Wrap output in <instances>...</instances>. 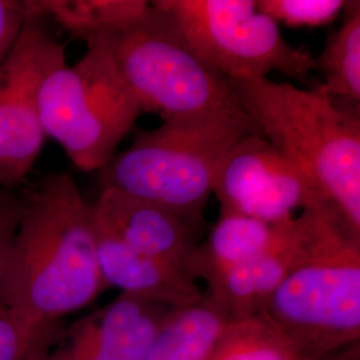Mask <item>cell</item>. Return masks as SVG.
<instances>
[{
	"label": "cell",
	"instance_id": "22",
	"mask_svg": "<svg viewBox=\"0 0 360 360\" xmlns=\"http://www.w3.org/2000/svg\"><path fill=\"white\" fill-rule=\"evenodd\" d=\"M26 18L23 1L0 0V65L13 50Z\"/></svg>",
	"mask_w": 360,
	"mask_h": 360
},
{
	"label": "cell",
	"instance_id": "4",
	"mask_svg": "<svg viewBox=\"0 0 360 360\" xmlns=\"http://www.w3.org/2000/svg\"><path fill=\"white\" fill-rule=\"evenodd\" d=\"M264 315L303 358L360 342V232L324 203L309 254L272 294Z\"/></svg>",
	"mask_w": 360,
	"mask_h": 360
},
{
	"label": "cell",
	"instance_id": "7",
	"mask_svg": "<svg viewBox=\"0 0 360 360\" xmlns=\"http://www.w3.org/2000/svg\"><path fill=\"white\" fill-rule=\"evenodd\" d=\"M155 8L191 51L229 82L279 72L304 79L314 56L291 46L252 0H158Z\"/></svg>",
	"mask_w": 360,
	"mask_h": 360
},
{
	"label": "cell",
	"instance_id": "9",
	"mask_svg": "<svg viewBox=\"0 0 360 360\" xmlns=\"http://www.w3.org/2000/svg\"><path fill=\"white\" fill-rule=\"evenodd\" d=\"M220 215H242L281 224L297 211L328 202L309 176L257 132H250L223 158L214 191ZM333 205V203H331Z\"/></svg>",
	"mask_w": 360,
	"mask_h": 360
},
{
	"label": "cell",
	"instance_id": "21",
	"mask_svg": "<svg viewBox=\"0 0 360 360\" xmlns=\"http://www.w3.org/2000/svg\"><path fill=\"white\" fill-rule=\"evenodd\" d=\"M23 214V199L0 186V302L1 291L13 251V240Z\"/></svg>",
	"mask_w": 360,
	"mask_h": 360
},
{
	"label": "cell",
	"instance_id": "6",
	"mask_svg": "<svg viewBox=\"0 0 360 360\" xmlns=\"http://www.w3.org/2000/svg\"><path fill=\"white\" fill-rule=\"evenodd\" d=\"M74 65L56 67L38 94L39 119L46 136L62 146L83 172L99 171L112 159L142 108L98 40Z\"/></svg>",
	"mask_w": 360,
	"mask_h": 360
},
{
	"label": "cell",
	"instance_id": "1",
	"mask_svg": "<svg viewBox=\"0 0 360 360\" xmlns=\"http://www.w3.org/2000/svg\"><path fill=\"white\" fill-rule=\"evenodd\" d=\"M1 302L52 340L58 322L107 290L96 254L94 208L68 174H51L20 195Z\"/></svg>",
	"mask_w": 360,
	"mask_h": 360
},
{
	"label": "cell",
	"instance_id": "18",
	"mask_svg": "<svg viewBox=\"0 0 360 360\" xmlns=\"http://www.w3.org/2000/svg\"><path fill=\"white\" fill-rule=\"evenodd\" d=\"M295 346L264 315L230 321L207 360H297Z\"/></svg>",
	"mask_w": 360,
	"mask_h": 360
},
{
	"label": "cell",
	"instance_id": "16",
	"mask_svg": "<svg viewBox=\"0 0 360 360\" xmlns=\"http://www.w3.org/2000/svg\"><path fill=\"white\" fill-rule=\"evenodd\" d=\"M144 0H23L26 16H51L74 38L87 40L126 26L148 11Z\"/></svg>",
	"mask_w": 360,
	"mask_h": 360
},
{
	"label": "cell",
	"instance_id": "23",
	"mask_svg": "<svg viewBox=\"0 0 360 360\" xmlns=\"http://www.w3.org/2000/svg\"><path fill=\"white\" fill-rule=\"evenodd\" d=\"M297 360H360L359 343L323 358H300Z\"/></svg>",
	"mask_w": 360,
	"mask_h": 360
},
{
	"label": "cell",
	"instance_id": "13",
	"mask_svg": "<svg viewBox=\"0 0 360 360\" xmlns=\"http://www.w3.org/2000/svg\"><path fill=\"white\" fill-rule=\"evenodd\" d=\"M96 254L104 284L178 309L196 303L205 291L181 267L138 252L95 230Z\"/></svg>",
	"mask_w": 360,
	"mask_h": 360
},
{
	"label": "cell",
	"instance_id": "15",
	"mask_svg": "<svg viewBox=\"0 0 360 360\" xmlns=\"http://www.w3.org/2000/svg\"><path fill=\"white\" fill-rule=\"evenodd\" d=\"M230 321L206 291L196 303L169 309L143 360H207Z\"/></svg>",
	"mask_w": 360,
	"mask_h": 360
},
{
	"label": "cell",
	"instance_id": "12",
	"mask_svg": "<svg viewBox=\"0 0 360 360\" xmlns=\"http://www.w3.org/2000/svg\"><path fill=\"white\" fill-rule=\"evenodd\" d=\"M322 202L304 208L285 223L274 245L252 260L221 274L207 284L231 321L260 315L276 288L309 254Z\"/></svg>",
	"mask_w": 360,
	"mask_h": 360
},
{
	"label": "cell",
	"instance_id": "17",
	"mask_svg": "<svg viewBox=\"0 0 360 360\" xmlns=\"http://www.w3.org/2000/svg\"><path fill=\"white\" fill-rule=\"evenodd\" d=\"M345 20L314 58V70L324 77L319 89L345 103H360V3L347 1Z\"/></svg>",
	"mask_w": 360,
	"mask_h": 360
},
{
	"label": "cell",
	"instance_id": "5",
	"mask_svg": "<svg viewBox=\"0 0 360 360\" xmlns=\"http://www.w3.org/2000/svg\"><path fill=\"white\" fill-rule=\"evenodd\" d=\"M142 108L162 120L203 112H243L231 83L200 60L153 3L126 26L96 35Z\"/></svg>",
	"mask_w": 360,
	"mask_h": 360
},
{
	"label": "cell",
	"instance_id": "14",
	"mask_svg": "<svg viewBox=\"0 0 360 360\" xmlns=\"http://www.w3.org/2000/svg\"><path fill=\"white\" fill-rule=\"evenodd\" d=\"M285 223L270 224L242 215H220L206 240L193 251L187 266L188 274L198 282H212L264 252L276 242Z\"/></svg>",
	"mask_w": 360,
	"mask_h": 360
},
{
	"label": "cell",
	"instance_id": "19",
	"mask_svg": "<svg viewBox=\"0 0 360 360\" xmlns=\"http://www.w3.org/2000/svg\"><path fill=\"white\" fill-rule=\"evenodd\" d=\"M343 0H259L257 8L278 25L322 27L333 23L345 10Z\"/></svg>",
	"mask_w": 360,
	"mask_h": 360
},
{
	"label": "cell",
	"instance_id": "10",
	"mask_svg": "<svg viewBox=\"0 0 360 360\" xmlns=\"http://www.w3.org/2000/svg\"><path fill=\"white\" fill-rule=\"evenodd\" d=\"M169 309L120 292L60 331L31 360H143Z\"/></svg>",
	"mask_w": 360,
	"mask_h": 360
},
{
	"label": "cell",
	"instance_id": "3",
	"mask_svg": "<svg viewBox=\"0 0 360 360\" xmlns=\"http://www.w3.org/2000/svg\"><path fill=\"white\" fill-rule=\"evenodd\" d=\"M250 132L257 131L245 112L168 117L138 132L127 150L99 169L102 190L115 188L205 223L219 166Z\"/></svg>",
	"mask_w": 360,
	"mask_h": 360
},
{
	"label": "cell",
	"instance_id": "20",
	"mask_svg": "<svg viewBox=\"0 0 360 360\" xmlns=\"http://www.w3.org/2000/svg\"><path fill=\"white\" fill-rule=\"evenodd\" d=\"M51 343V338L0 302V360H31Z\"/></svg>",
	"mask_w": 360,
	"mask_h": 360
},
{
	"label": "cell",
	"instance_id": "8",
	"mask_svg": "<svg viewBox=\"0 0 360 360\" xmlns=\"http://www.w3.org/2000/svg\"><path fill=\"white\" fill-rule=\"evenodd\" d=\"M28 16L13 50L0 65V186L22 184L43 148L39 89L56 67L65 65V49L41 23Z\"/></svg>",
	"mask_w": 360,
	"mask_h": 360
},
{
	"label": "cell",
	"instance_id": "11",
	"mask_svg": "<svg viewBox=\"0 0 360 360\" xmlns=\"http://www.w3.org/2000/svg\"><path fill=\"white\" fill-rule=\"evenodd\" d=\"M92 208L96 231L183 270L202 242L205 223L115 188H103Z\"/></svg>",
	"mask_w": 360,
	"mask_h": 360
},
{
	"label": "cell",
	"instance_id": "2",
	"mask_svg": "<svg viewBox=\"0 0 360 360\" xmlns=\"http://www.w3.org/2000/svg\"><path fill=\"white\" fill-rule=\"evenodd\" d=\"M259 135L281 150L360 232L359 105L269 77L230 82Z\"/></svg>",
	"mask_w": 360,
	"mask_h": 360
}]
</instances>
